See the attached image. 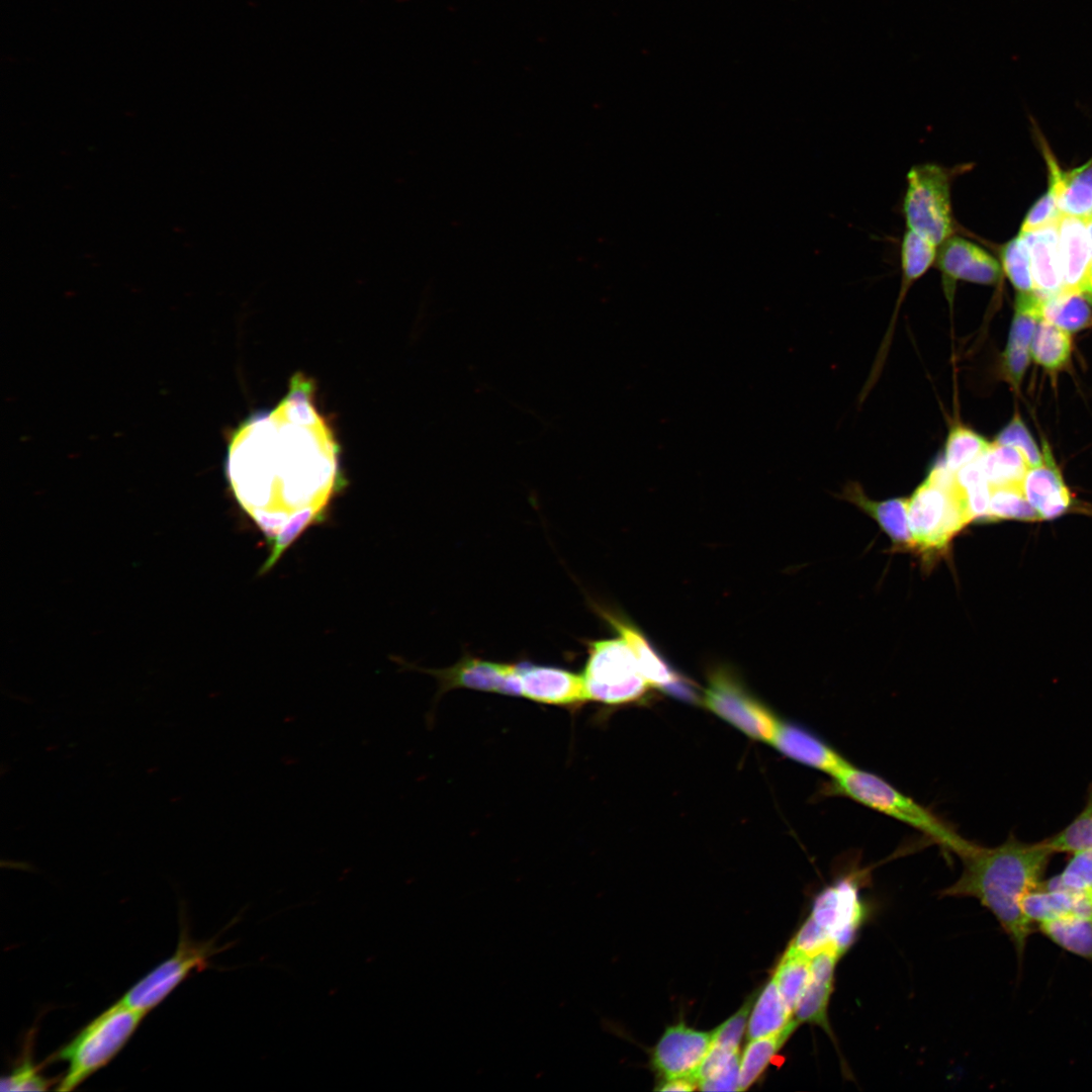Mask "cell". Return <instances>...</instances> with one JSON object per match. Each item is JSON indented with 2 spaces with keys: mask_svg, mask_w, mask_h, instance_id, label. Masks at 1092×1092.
Masks as SVG:
<instances>
[{
  "mask_svg": "<svg viewBox=\"0 0 1092 1092\" xmlns=\"http://www.w3.org/2000/svg\"><path fill=\"white\" fill-rule=\"evenodd\" d=\"M995 442L1017 449L1024 457L1029 468L1042 465L1044 462L1043 454L1039 451L1020 416L1017 414L997 435Z\"/></svg>",
  "mask_w": 1092,
  "mask_h": 1092,
  "instance_id": "74e56055",
  "label": "cell"
},
{
  "mask_svg": "<svg viewBox=\"0 0 1092 1092\" xmlns=\"http://www.w3.org/2000/svg\"><path fill=\"white\" fill-rule=\"evenodd\" d=\"M1084 221H1085V225H1086V230H1087V234H1088V238H1089V242H1090L1091 256H1092V213L1085 216Z\"/></svg>",
  "mask_w": 1092,
  "mask_h": 1092,
  "instance_id": "bcb514c9",
  "label": "cell"
},
{
  "mask_svg": "<svg viewBox=\"0 0 1092 1092\" xmlns=\"http://www.w3.org/2000/svg\"><path fill=\"white\" fill-rule=\"evenodd\" d=\"M823 793L826 796L848 798L903 822L960 857L974 845V842L962 837L931 810L904 795L876 774L858 768L852 763L831 777Z\"/></svg>",
  "mask_w": 1092,
  "mask_h": 1092,
  "instance_id": "3957f363",
  "label": "cell"
},
{
  "mask_svg": "<svg viewBox=\"0 0 1092 1092\" xmlns=\"http://www.w3.org/2000/svg\"><path fill=\"white\" fill-rule=\"evenodd\" d=\"M1021 907L1033 923L1062 917L1092 920V897L1067 889L1050 888L1042 882L1024 896Z\"/></svg>",
  "mask_w": 1092,
  "mask_h": 1092,
  "instance_id": "7402d4cb",
  "label": "cell"
},
{
  "mask_svg": "<svg viewBox=\"0 0 1092 1092\" xmlns=\"http://www.w3.org/2000/svg\"><path fill=\"white\" fill-rule=\"evenodd\" d=\"M1002 268L1019 292L1034 290L1027 246L1020 234L1007 242L1000 252Z\"/></svg>",
  "mask_w": 1092,
  "mask_h": 1092,
  "instance_id": "d590c367",
  "label": "cell"
},
{
  "mask_svg": "<svg viewBox=\"0 0 1092 1092\" xmlns=\"http://www.w3.org/2000/svg\"><path fill=\"white\" fill-rule=\"evenodd\" d=\"M1061 212L1058 207V196L1055 184L1050 180L1046 193L1041 196L1029 209L1022 222L1020 232H1031L1055 222Z\"/></svg>",
  "mask_w": 1092,
  "mask_h": 1092,
  "instance_id": "ab89813d",
  "label": "cell"
},
{
  "mask_svg": "<svg viewBox=\"0 0 1092 1092\" xmlns=\"http://www.w3.org/2000/svg\"><path fill=\"white\" fill-rule=\"evenodd\" d=\"M1040 520L1035 510L1024 496L1021 484L990 486V502L987 521Z\"/></svg>",
  "mask_w": 1092,
  "mask_h": 1092,
  "instance_id": "836d02e7",
  "label": "cell"
},
{
  "mask_svg": "<svg viewBox=\"0 0 1092 1092\" xmlns=\"http://www.w3.org/2000/svg\"><path fill=\"white\" fill-rule=\"evenodd\" d=\"M703 703L747 736L771 744L780 720L727 670L718 669L711 673Z\"/></svg>",
  "mask_w": 1092,
  "mask_h": 1092,
  "instance_id": "9c48e42d",
  "label": "cell"
},
{
  "mask_svg": "<svg viewBox=\"0 0 1092 1092\" xmlns=\"http://www.w3.org/2000/svg\"><path fill=\"white\" fill-rule=\"evenodd\" d=\"M427 672L437 678L439 695L454 689H468L521 697L517 662H496L467 654L449 667Z\"/></svg>",
  "mask_w": 1092,
  "mask_h": 1092,
  "instance_id": "7c38bea8",
  "label": "cell"
},
{
  "mask_svg": "<svg viewBox=\"0 0 1092 1092\" xmlns=\"http://www.w3.org/2000/svg\"><path fill=\"white\" fill-rule=\"evenodd\" d=\"M964 170L927 162L912 166L906 175L902 203L906 230L939 247L956 234L951 205V184Z\"/></svg>",
  "mask_w": 1092,
  "mask_h": 1092,
  "instance_id": "8992f818",
  "label": "cell"
},
{
  "mask_svg": "<svg viewBox=\"0 0 1092 1092\" xmlns=\"http://www.w3.org/2000/svg\"><path fill=\"white\" fill-rule=\"evenodd\" d=\"M598 613L633 650L641 673L650 688L664 690L686 700L695 699L692 688L672 669L637 627L619 614L597 606Z\"/></svg>",
  "mask_w": 1092,
  "mask_h": 1092,
  "instance_id": "9a60e30c",
  "label": "cell"
},
{
  "mask_svg": "<svg viewBox=\"0 0 1092 1092\" xmlns=\"http://www.w3.org/2000/svg\"><path fill=\"white\" fill-rule=\"evenodd\" d=\"M713 1039V1031L697 1030L684 1023L669 1026L654 1048L653 1067L664 1080L693 1078L697 1081Z\"/></svg>",
  "mask_w": 1092,
  "mask_h": 1092,
  "instance_id": "4fadbf2b",
  "label": "cell"
},
{
  "mask_svg": "<svg viewBox=\"0 0 1092 1092\" xmlns=\"http://www.w3.org/2000/svg\"><path fill=\"white\" fill-rule=\"evenodd\" d=\"M843 498L856 505L874 518L889 535L898 550H914L908 524V499L893 498L883 502L870 499L856 482L847 484Z\"/></svg>",
  "mask_w": 1092,
  "mask_h": 1092,
  "instance_id": "603a6c76",
  "label": "cell"
},
{
  "mask_svg": "<svg viewBox=\"0 0 1092 1092\" xmlns=\"http://www.w3.org/2000/svg\"><path fill=\"white\" fill-rule=\"evenodd\" d=\"M1038 928L1062 948L1092 962V920L1062 917L1040 922Z\"/></svg>",
  "mask_w": 1092,
  "mask_h": 1092,
  "instance_id": "4dcf8cb0",
  "label": "cell"
},
{
  "mask_svg": "<svg viewBox=\"0 0 1092 1092\" xmlns=\"http://www.w3.org/2000/svg\"><path fill=\"white\" fill-rule=\"evenodd\" d=\"M1043 301L1033 292H1019L1016 297L1009 341L1002 355L1003 374L1014 387H1018L1027 368L1032 337L1042 318Z\"/></svg>",
  "mask_w": 1092,
  "mask_h": 1092,
  "instance_id": "2e32d148",
  "label": "cell"
},
{
  "mask_svg": "<svg viewBox=\"0 0 1092 1092\" xmlns=\"http://www.w3.org/2000/svg\"><path fill=\"white\" fill-rule=\"evenodd\" d=\"M793 1015L771 979L754 1003L748 1020L747 1036L754 1039L776 1034L794 1020Z\"/></svg>",
  "mask_w": 1092,
  "mask_h": 1092,
  "instance_id": "d4e9b609",
  "label": "cell"
},
{
  "mask_svg": "<svg viewBox=\"0 0 1092 1092\" xmlns=\"http://www.w3.org/2000/svg\"><path fill=\"white\" fill-rule=\"evenodd\" d=\"M789 946L808 958L830 946L836 947L811 917L804 922Z\"/></svg>",
  "mask_w": 1092,
  "mask_h": 1092,
  "instance_id": "b9f144b4",
  "label": "cell"
},
{
  "mask_svg": "<svg viewBox=\"0 0 1092 1092\" xmlns=\"http://www.w3.org/2000/svg\"><path fill=\"white\" fill-rule=\"evenodd\" d=\"M938 247L906 230L900 244L901 287L896 310L903 301L910 286L921 278L934 265Z\"/></svg>",
  "mask_w": 1092,
  "mask_h": 1092,
  "instance_id": "4316f807",
  "label": "cell"
},
{
  "mask_svg": "<svg viewBox=\"0 0 1092 1092\" xmlns=\"http://www.w3.org/2000/svg\"><path fill=\"white\" fill-rule=\"evenodd\" d=\"M587 658L581 673L587 702L621 706L638 701L650 688L638 660L619 635L586 641Z\"/></svg>",
  "mask_w": 1092,
  "mask_h": 1092,
  "instance_id": "52a82bcc",
  "label": "cell"
},
{
  "mask_svg": "<svg viewBox=\"0 0 1092 1092\" xmlns=\"http://www.w3.org/2000/svg\"><path fill=\"white\" fill-rule=\"evenodd\" d=\"M1072 351L1070 333L1041 318L1035 329L1030 345L1033 360L1048 370L1056 371L1065 366Z\"/></svg>",
  "mask_w": 1092,
  "mask_h": 1092,
  "instance_id": "f1b7e54d",
  "label": "cell"
},
{
  "mask_svg": "<svg viewBox=\"0 0 1092 1092\" xmlns=\"http://www.w3.org/2000/svg\"><path fill=\"white\" fill-rule=\"evenodd\" d=\"M1057 220L1035 231L1019 233L1028 249L1035 293L1043 299L1063 288Z\"/></svg>",
  "mask_w": 1092,
  "mask_h": 1092,
  "instance_id": "ffe728a7",
  "label": "cell"
},
{
  "mask_svg": "<svg viewBox=\"0 0 1092 1092\" xmlns=\"http://www.w3.org/2000/svg\"><path fill=\"white\" fill-rule=\"evenodd\" d=\"M1042 884L1092 897V849L1072 854L1064 871Z\"/></svg>",
  "mask_w": 1092,
  "mask_h": 1092,
  "instance_id": "8d00e7d4",
  "label": "cell"
},
{
  "mask_svg": "<svg viewBox=\"0 0 1092 1092\" xmlns=\"http://www.w3.org/2000/svg\"><path fill=\"white\" fill-rule=\"evenodd\" d=\"M1063 273L1062 289H1079L1091 260L1090 242L1084 217L1061 213L1057 220Z\"/></svg>",
  "mask_w": 1092,
  "mask_h": 1092,
  "instance_id": "44dd1931",
  "label": "cell"
},
{
  "mask_svg": "<svg viewBox=\"0 0 1092 1092\" xmlns=\"http://www.w3.org/2000/svg\"><path fill=\"white\" fill-rule=\"evenodd\" d=\"M1043 152L1055 184L1061 213L1085 217L1092 213V159L1079 168L1063 172L1050 150Z\"/></svg>",
  "mask_w": 1092,
  "mask_h": 1092,
  "instance_id": "cb8c5ba5",
  "label": "cell"
},
{
  "mask_svg": "<svg viewBox=\"0 0 1092 1092\" xmlns=\"http://www.w3.org/2000/svg\"><path fill=\"white\" fill-rule=\"evenodd\" d=\"M1042 318L1067 332L1092 325V300L1079 289H1062L1043 301Z\"/></svg>",
  "mask_w": 1092,
  "mask_h": 1092,
  "instance_id": "484cf974",
  "label": "cell"
},
{
  "mask_svg": "<svg viewBox=\"0 0 1092 1092\" xmlns=\"http://www.w3.org/2000/svg\"><path fill=\"white\" fill-rule=\"evenodd\" d=\"M972 520L966 491L943 462L931 468L908 498V524L914 550L929 559L945 552L954 536Z\"/></svg>",
  "mask_w": 1092,
  "mask_h": 1092,
  "instance_id": "277c9868",
  "label": "cell"
},
{
  "mask_svg": "<svg viewBox=\"0 0 1092 1092\" xmlns=\"http://www.w3.org/2000/svg\"><path fill=\"white\" fill-rule=\"evenodd\" d=\"M50 1086V1080L38 1073L33 1065L29 1049L23 1054L22 1060L16 1065L11 1073L3 1077L0 1082L1 1091H46Z\"/></svg>",
  "mask_w": 1092,
  "mask_h": 1092,
  "instance_id": "f35d334b",
  "label": "cell"
},
{
  "mask_svg": "<svg viewBox=\"0 0 1092 1092\" xmlns=\"http://www.w3.org/2000/svg\"><path fill=\"white\" fill-rule=\"evenodd\" d=\"M1054 853L1045 840L1027 843L1013 834L995 847L974 843L961 856L964 868L960 879L942 895L978 899L996 917L1021 958L1033 931V922L1021 903L1040 885Z\"/></svg>",
  "mask_w": 1092,
  "mask_h": 1092,
  "instance_id": "7a4b0ae2",
  "label": "cell"
},
{
  "mask_svg": "<svg viewBox=\"0 0 1092 1092\" xmlns=\"http://www.w3.org/2000/svg\"><path fill=\"white\" fill-rule=\"evenodd\" d=\"M811 977V958L788 947L772 979L789 1010L794 1014Z\"/></svg>",
  "mask_w": 1092,
  "mask_h": 1092,
  "instance_id": "1f68e13d",
  "label": "cell"
},
{
  "mask_svg": "<svg viewBox=\"0 0 1092 1092\" xmlns=\"http://www.w3.org/2000/svg\"><path fill=\"white\" fill-rule=\"evenodd\" d=\"M740 1061L733 1059L728 1065L700 1080L698 1086L704 1091H739Z\"/></svg>",
  "mask_w": 1092,
  "mask_h": 1092,
  "instance_id": "7bdbcfd3",
  "label": "cell"
},
{
  "mask_svg": "<svg viewBox=\"0 0 1092 1092\" xmlns=\"http://www.w3.org/2000/svg\"><path fill=\"white\" fill-rule=\"evenodd\" d=\"M145 1015L118 1000L85 1025L52 1058L67 1063L57 1090H74L107 1065L125 1045Z\"/></svg>",
  "mask_w": 1092,
  "mask_h": 1092,
  "instance_id": "5b68a950",
  "label": "cell"
},
{
  "mask_svg": "<svg viewBox=\"0 0 1092 1092\" xmlns=\"http://www.w3.org/2000/svg\"><path fill=\"white\" fill-rule=\"evenodd\" d=\"M978 461L991 487L1021 484L1029 468L1017 449L996 442L991 443Z\"/></svg>",
  "mask_w": 1092,
  "mask_h": 1092,
  "instance_id": "83f0119b",
  "label": "cell"
},
{
  "mask_svg": "<svg viewBox=\"0 0 1092 1092\" xmlns=\"http://www.w3.org/2000/svg\"><path fill=\"white\" fill-rule=\"evenodd\" d=\"M1054 852L1074 854L1092 849V791L1084 809L1063 830L1044 839Z\"/></svg>",
  "mask_w": 1092,
  "mask_h": 1092,
  "instance_id": "e575fe53",
  "label": "cell"
},
{
  "mask_svg": "<svg viewBox=\"0 0 1092 1092\" xmlns=\"http://www.w3.org/2000/svg\"><path fill=\"white\" fill-rule=\"evenodd\" d=\"M934 266L940 273L943 292L950 307L958 282L993 285L1001 275L1000 265L991 254L956 234L938 247Z\"/></svg>",
  "mask_w": 1092,
  "mask_h": 1092,
  "instance_id": "8fae6325",
  "label": "cell"
},
{
  "mask_svg": "<svg viewBox=\"0 0 1092 1092\" xmlns=\"http://www.w3.org/2000/svg\"><path fill=\"white\" fill-rule=\"evenodd\" d=\"M1081 290L1092 300V256L1081 286Z\"/></svg>",
  "mask_w": 1092,
  "mask_h": 1092,
  "instance_id": "f6af8a7d",
  "label": "cell"
},
{
  "mask_svg": "<svg viewBox=\"0 0 1092 1092\" xmlns=\"http://www.w3.org/2000/svg\"><path fill=\"white\" fill-rule=\"evenodd\" d=\"M842 953L830 946L811 958V977L795 1010L799 1022H808L822 1027L832 1034L827 1017V1008L833 992L834 972Z\"/></svg>",
  "mask_w": 1092,
  "mask_h": 1092,
  "instance_id": "ac0fdd59",
  "label": "cell"
},
{
  "mask_svg": "<svg viewBox=\"0 0 1092 1092\" xmlns=\"http://www.w3.org/2000/svg\"><path fill=\"white\" fill-rule=\"evenodd\" d=\"M771 744L789 758L827 774L830 778L851 763L823 739L790 722L780 721Z\"/></svg>",
  "mask_w": 1092,
  "mask_h": 1092,
  "instance_id": "e0dca14e",
  "label": "cell"
},
{
  "mask_svg": "<svg viewBox=\"0 0 1092 1092\" xmlns=\"http://www.w3.org/2000/svg\"><path fill=\"white\" fill-rule=\"evenodd\" d=\"M1042 465L1030 467L1022 480V490L1040 520H1053L1064 515L1071 506V494L1044 446Z\"/></svg>",
  "mask_w": 1092,
  "mask_h": 1092,
  "instance_id": "d6986e66",
  "label": "cell"
},
{
  "mask_svg": "<svg viewBox=\"0 0 1092 1092\" xmlns=\"http://www.w3.org/2000/svg\"><path fill=\"white\" fill-rule=\"evenodd\" d=\"M799 1023L797 1019H794L784 1030L776 1034L750 1039L740 1061L739 1091L746 1090L759 1078Z\"/></svg>",
  "mask_w": 1092,
  "mask_h": 1092,
  "instance_id": "f546056e",
  "label": "cell"
},
{
  "mask_svg": "<svg viewBox=\"0 0 1092 1092\" xmlns=\"http://www.w3.org/2000/svg\"><path fill=\"white\" fill-rule=\"evenodd\" d=\"M698 1082L693 1078H673L664 1080L657 1090L660 1091H694Z\"/></svg>",
  "mask_w": 1092,
  "mask_h": 1092,
  "instance_id": "ee69618b",
  "label": "cell"
},
{
  "mask_svg": "<svg viewBox=\"0 0 1092 1092\" xmlns=\"http://www.w3.org/2000/svg\"><path fill=\"white\" fill-rule=\"evenodd\" d=\"M752 1004L753 997H750L734 1015L713 1030V1044L738 1051Z\"/></svg>",
  "mask_w": 1092,
  "mask_h": 1092,
  "instance_id": "60d3db41",
  "label": "cell"
},
{
  "mask_svg": "<svg viewBox=\"0 0 1092 1092\" xmlns=\"http://www.w3.org/2000/svg\"><path fill=\"white\" fill-rule=\"evenodd\" d=\"M517 667L521 697L529 701L570 711L587 702L581 673L527 660Z\"/></svg>",
  "mask_w": 1092,
  "mask_h": 1092,
  "instance_id": "5bb4252c",
  "label": "cell"
},
{
  "mask_svg": "<svg viewBox=\"0 0 1092 1092\" xmlns=\"http://www.w3.org/2000/svg\"><path fill=\"white\" fill-rule=\"evenodd\" d=\"M302 373L278 404L245 420L230 438L225 475L242 509L271 542L268 571L346 484L340 445Z\"/></svg>",
  "mask_w": 1092,
  "mask_h": 1092,
  "instance_id": "6da1fadb",
  "label": "cell"
},
{
  "mask_svg": "<svg viewBox=\"0 0 1092 1092\" xmlns=\"http://www.w3.org/2000/svg\"><path fill=\"white\" fill-rule=\"evenodd\" d=\"M224 948L216 947L214 939L194 941L186 929H181L175 952L135 983L119 1000L147 1014L194 970H204L209 959Z\"/></svg>",
  "mask_w": 1092,
  "mask_h": 1092,
  "instance_id": "ba28073f",
  "label": "cell"
},
{
  "mask_svg": "<svg viewBox=\"0 0 1092 1092\" xmlns=\"http://www.w3.org/2000/svg\"><path fill=\"white\" fill-rule=\"evenodd\" d=\"M990 445L991 443L973 430L963 425H954L947 434L943 465L949 471L957 472L979 459Z\"/></svg>",
  "mask_w": 1092,
  "mask_h": 1092,
  "instance_id": "d6a6232c",
  "label": "cell"
},
{
  "mask_svg": "<svg viewBox=\"0 0 1092 1092\" xmlns=\"http://www.w3.org/2000/svg\"><path fill=\"white\" fill-rule=\"evenodd\" d=\"M860 873L835 881L816 897L810 917L843 954L854 940L864 917L859 899Z\"/></svg>",
  "mask_w": 1092,
  "mask_h": 1092,
  "instance_id": "30bf717a",
  "label": "cell"
}]
</instances>
